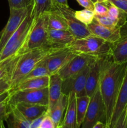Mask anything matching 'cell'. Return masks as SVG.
Instances as JSON below:
<instances>
[{
  "mask_svg": "<svg viewBox=\"0 0 127 128\" xmlns=\"http://www.w3.org/2000/svg\"><path fill=\"white\" fill-rule=\"evenodd\" d=\"M92 128H107V125L105 122H98Z\"/></svg>",
  "mask_w": 127,
  "mask_h": 128,
  "instance_id": "41",
  "label": "cell"
},
{
  "mask_svg": "<svg viewBox=\"0 0 127 128\" xmlns=\"http://www.w3.org/2000/svg\"><path fill=\"white\" fill-rule=\"evenodd\" d=\"M107 4L108 7V13L107 14L116 19L120 22L121 26H123L127 21V14L108 0L107 1Z\"/></svg>",
  "mask_w": 127,
  "mask_h": 128,
  "instance_id": "28",
  "label": "cell"
},
{
  "mask_svg": "<svg viewBox=\"0 0 127 128\" xmlns=\"http://www.w3.org/2000/svg\"><path fill=\"white\" fill-rule=\"evenodd\" d=\"M19 55L12 56L0 62V80L4 78L12 71Z\"/></svg>",
  "mask_w": 127,
  "mask_h": 128,
  "instance_id": "29",
  "label": "cell"
},
{
  "mask_svg": "<svg viewBox=\"0 0 127 128\" xmlns=\"http://www.w3.org/2000/svg\"><path fill=\"white\" fill-rule=\"evenodd\" d=\"M108 1V0H107ZM95 15H105L108 13V7L107 4V1H98L94 3Z\"/></svg>",
  "mask_w": 127,
  "mask_h": 128,
  "instance_id": "33",
  "label": "cell"
},
{
  "mask_svg": "<svg viewBox=\"0 0 127 128\" xmlns=\"http://www.w3.org/2000/svg\"><path fill=\"white\" fill-rule=\"evenodd\" d=\"M77 96L74 92H70L68 95V104L62 125L68 128H80L77 122V110H76Z\"/></svg>",
  "mask_w": 127,
  "mask_h": 128,
  "instance_id": "20",
  "label": "cell"
},
{
  "mask_svg": "<svg viewBox=\"0 0 127 128\" xmlns=\"http://www.w3.org/2000/svg\"><path fill=\"white\" fill-rule=\"evenodd\" d=\"M64 128H67V127H65V126H64Z\"/></svg>",
  "mask_w": 127,
  "mask_h": 128,
  "instance_id": "45",
  "label": "cell"
},
{
  "mask_svg": "<svg viewBox=\"0 0 127 128\" xmlns=\"http://www.w3.org/2000/svg\"><path fill=\"white\" fill-rule=\"evenodd\" d=\"M63 80L58 74L51 75L48 86L49 103L48 111L51 110L58 101L62 94V86Z\"/></svg>",
  "mask_w": 127,
  "mask_h": 128,
  "instance_id": "19",
  "label": "cell"
},
{
  "mask_svg": "<svg viewBox=\"0 0 127 128\" xmlns=\"http://www.w3.org/2000/svg\"><path fill=\"white\" fill-rule=\"evenodd\" d=\"M75 40L72 34L67 30L49 29L48 46L52 48L62 49Z\"/></svg>",
  "mask_w": 127,
  "mask_h": 128,
  "instance_id": "15",
  "label": "cell"
},
{
  "mask_svg": "<svg viewBox=\"0 0 127 128\" xmlns=\"http://www.w3.org/2000/svg\"><path fill=\"white\" fill-rule=\"evenodd\" d=\"M47 21L49 29L68 31L65 20L56 8L55 10L47 12Z\"/></svg>",
  "mask_w": 127,
  "mask_h": 128,
  "instance_id": "24",
  "label": "cell"
},
{
  "mask_svg": "<svg viewBox=\"0 0 127 128\" xmlns=\"http://www.w3.org/2000/svg\"><path fill=\"white\" fill-rule=\"evenodd\" d=\"M90 97L87 95L78 96L76 99V110H77V122L78 126L80 128L87 111Z\"/></svg>",
  "mask_w": 127,
  "mask_h": 128,
  "instance_id": "26",
  "label": "cell"
},
{
  "mask_svg": "<svg viewBox=\"0 0 127 128\" xmlns=\"http://www.w3.org/2000/svg\"><path fill=\"white\" fill-rule=\"evenodd\" d=\"M67 104L68 96L62 94L57 103L47 112V114L51 117L57 127H59L60 125H62L65 115L64 112L65 113L67 109Z\"/></svg>",
  "mask_w": 127,
  "mask_h": 128,
  "instance_id": "21",
  "label": "cell"
},
{
  "mask_svg": "<svg viewBox=\"0 0 127 128\" xmlns=\"http://www.w3.org/2000/svg\"><path fill=\"white\" fill-rule=\"evenodd\" d=\"M56 9L54 0H34L32 14L34 18Z\"/></svg>",
  "mask_w": 127,
  "mask_h": 128,
  "instance_id": "25",
  "label": "cell"
},
{
  "mask_svg": "<svg viewBox=\"0 0 127 128\" xmlns=\"http://www.w3.org/2000/svg\"><path fill=\"white\" fill-rule=\"evenodd\" d=\"M49 82V76H42V77L22 80L19 82L12 90L9 91L10 93L14 91H21V90L45 88L48 87Z\"/></svg>",
  "mask_w": 127,
  "mask_h": 128,
  "instance_id": "23",
  "label": "cell"
},
{
  "mask_svg": "<svg viewBox=\"0 0 127 128\" xmlns=\"http://www.w3.org/2000/svg\"><path fill=\"white\" fill-rule=\"evenodd\" d=\"M10 10L26 8L34 3V0H7Z\"/></svg>",
  "mask_w": 127,
  "mask_h": 128,
  "instance_id": "32",
  "label": "cell"
},
{
  "mask_svg": "<svg viewBox=\"0 0 127 128\" xmlns=\"http://www.w3.org/2000/svg\"><path fill=\"white\" fill-rule=\"evenodd\" d=\"M127 14V0H108Z\"/></svg>",
  "mask_w": 127,
  "mask_h": 128,
  "instance_id": "37",
  "label": "cell"
},
{
  "mask_svg": "<svg viewBox=\"0 0 127 128\" xmlns=\"http://www.w3.org/2000/svg\"><path fill=\"white\" fill-rule=\"evenodd\" d=\"M7 128H30L31 122L26 120L14 105L9 104V111L5 121Z\"/></svg>",
  "mask_w": 127,
  "mask_h": 128,
  "instance_id": "22",
  "label": "cell"
},
{
  "mask_svg": "<svg viewBox=\"0 0 127 128\" xmlns=\"http://www.w3.org/2000/svg\"><path fill=\"white\" fill-rule=\"evenodd\" d=\"M87 27L92 34L110 43L117 42L120 38L121 28H110L106 27L98 23L95 18L92 23L87 25Z\"/></svg>",
  "mask_w": 127,
  "mask_h": 128,
  "instance_id": "13",
  "label": "cell"
},
{
  "mask_svg": "<svg viewBox=\"0 0 127 128\" xmlns=\"http://www.w3.org/2000/svg\"><path fill=\"white\" fill-rule=\"evenodd\" d=\"M8 102L11 105H14L18 102H26L48 106V87L37 90L14 91L10 93Z\"/></svg>",
  "mask_w": 127,
  "mask_h": 128,
  "instance_id": "7",
  "label": "cell"
},
{
  "mask_svg": "<svg viewBox=\"0 0 127 128\" xmlns=\"http://www.w3.org/2000/svg\"><path fill=\"white\" fill-rule=\"evenodd\" d=\"M105 57V56H104ZM102 58H98L90 66L85 85L86 95L91 97L99 85Z\"/></svg>",
  "mask_w": 127,
  "mask_h": 128,
  "instance_id": "17",
  "label": "cell"
},
{
  "mask_svg": "<svg viewBox=\"0 0 127 128\" xmlns=\"http://www.w3.org/2000/svg\"><path fill=\"white\" fill-rule=\"evenodd\" d=\"M106 109L99 87L90 97L89 104L80 128H92L98 122L106 124Z\"/></svg>",
  "mask_w": 127,
  "mask_h": 128,
  "instance_id": "6",
  "label": "cell"
},
{
  "mask_svg": "<svg viewBox=\"0 0 127 128\" xmlns=\"http://www.w3.org/2000/svg\"><path fill=\"white\" fill-rule=\"evenodd\" d=\"M78 4L84 8L85 9H88V10L93 11L94 10V4L91 0H76Z\"/></svg>",
  "mask_w": 127,
  "mask_h": 128,
  "instance_id": "38",
  "label": "cell"
},
{
  "mask_svg": "<svg viewBox=\"0 0 127 128\" xmlns=\"http://www.w3.org/2000/svg\"><path fill=\"white\" fill-rule=\"evenodd\" d=\"M67 48L76 54L102 58L111 55L112 43L91 34L83 38L75 39Z\"/></svg>",
  "mask_w": 127,
  "mask_h": 128,
  "instance_id": "3",
  "label": "cell"
},
{
  "mask_svg": "<svg viewBox=\"0 0 127 128\" xmlns=\"http://www.w3.org/2000/svg\"><path fill=\"white\" fill-rule=\"evenodd\" d=\"M75 17L82 23L85 25H88L92 22L95 18V13L93 11L83 9L80 11H75Z\"/></svg>",
  "mask_w": 127,
  "mask_h": 128,
  "instance_id": "30",
  "label": "cell"
},
{
  "mask_svg": "<svg viewBox=\"0 0 127 128\" xmlns=\"http://www.w3.org/2000/svg\"><path fill=\"white\" fill-rule=\"evenodd\" d=\"M56 124L53 122L52 119L47 113L45 115L43 120H42L41 122L37 128H57Z\"/></svg>",
  "mask_w": 127,
  "mask_h": 128,
  "instance_id": "36",
  "label": "cell"
},
{
  "mask_svg": "<svg viewBox=\"0 0 127 128\" xmlns=\"http://www.w3.org/2000/svg\"><path fill=\"white\" fill-rule=\"evenodd\" d=\"M63 49V48H62ZM61 49L44 47L27 51L20 54L12 71L11 78V88H14L42 60L52 52Z\"/></svg>",
  "mask_w": 127,
  "mask_h": 128,
  "instance_id": "2",
  "label": "cell"
},
{
  "mask_svg": "<svg viewBox=\"0 0 127 128\" xmlns=\"http://www.w3.org/2000/svg\"><path fill=\"white\" fill-rule=\"evenodd\" d=\"M91 65L86 67L78 73L63 80L62 93L68 96L70 92H74L77 97L86 95V81Z\"/></svg>",
  "mask_w": 127,
  "mask_h": 128,
  "instance_id": "10",
  "label": "cell"
},
{
  "mask_svg": "<svg viewBox=\"0 0 127 128\" xmlns=\"http://www.w3.org/2000/svg\"><path fill=\"white\" fill-rule=\"evenodd\" d=\"M76 54H77L68 48H65L57 50L47 56L45 58V61L50 74L58 73L59 71Z\"/></svg>",
  "mask_w": 127,
  "mask_h": 128,
  "instance_id": "12",
  "label": "cell"
},
{
  "mask_svg": "<svg viewBox=\"0 0 127 128\" xmlns=\"http://www.w3.org/2000/svg\"><path fill=\"white\" fill-rule=\"evenodd\" d=\"M91 1H92V2H93V4L95 3V2H98V1H103V0H91Z\"/></svg>",
  "mask_w": 127,
  "mask_h": 128,
  "instance_id": "43",
  "label": "cell"
},
{
  "mask_svg": "<svg viewBox=\"0 0 127 128\" xmlns=\"http://www.w3.org/2000/svg\"><path fill=\"white\" fill-rule=\"evenodd\" d=\"M0 128H5L4 124V121H1L0 122Z\"/></svg>",
  "mask_w": 127,
  "mask_h": 128,
  "instance_id": "42",
  "label": "cell"
},
{
  "mask_svg": "<svg viewBox=\"0 0 127 128\" xmlns=\"http://www.w3.org/2000/svg\"><path fill=\"white\" fill-rule=\"evenodd\" d=\"M98 58V57L90 55L77 54L57 74L62 80H64L80 72L86 67L93 63Z\"/></svg>",
  "mask_w": 127,
  "mask_h": 128,
  "instance_id": "9",
  "label": "cell"
},
{
  "mask_svg": "<svg viewBox=\"0 0 127 128\" xmlns=\"http://www.w3.org/2000/svg\"><path fill=\"white\" fill-rule=\"evenodd\" d=\"M51 74L49 73L47 65H46L45 59L41 61L39 64H37L33 70H31L28 74L26 75L22 80H29V79L35 78L42 77V76H50Z\"/></svg>",
  "mask_w": 127,
  "mask_h": 128,
  "instance_id": "27",
  "label": "cell"
},
{
  "mask_svg": "<svg viewBox=\"0 0 127 128\" xmlns=\"http://www.w3.org/2000/svg\"><path fill=\"white\" fill-rule=\"evenodd\" d=\"M127 67V62L123 63L115 62L113 60L112 55H108L102 58L98 87L105 106L106 125L108 128L110 124Z\"/></svg>",
  "mask_w": 127,
  "mask_h": 128,
  "instance_id": "1",
  "label": "cell"
},
{
  "mask_svg": "<svg viewBox=\"0 0 127 128\" xmlns=\"http://www.w3.org/2000/svg\"><path fill=\"white\" fill-rule=\"evenodd\" d=\"M10 96V91H6L0 94V104L2 103V102L7 100Z\"/></svg>",
  "mask_w": 127,
  "mask_h": 128,
  "instance_id": "39",
  "label": "cell"
},
{
  "mask_svg": "<svg viewBox=\"0 0 127 128\" xmlns=\"http://www.w3.org/2000/svg\"><path fill=\"white\" fill-rule=\"evenodd\" d=\"M47 12L34 18L26 42L19 54L36 49L49 47Z\"/></svg>",
  "mask_w": 127,
  "mask_h": 128,
  "instance_id": "4",
  "label": "cell"
},
{
  "mask_svg": "<svg viewBox=\"0 0 127 128\" xmlns=\"http://www.w3.org/2000/svg\"><path fill=\"white\" fill-rule=\"evenodd\" d=\"M8 100L0 104V122L1 121H4L9 111V104L8 102Z\"/></svg>",
  "mask_w": 127,
  "mask_h": 128,
  "instance_id": "35",
  "label": "cell"
},
{
  "mask_svg": "<svg viewBox=\"0 0 127 128\" xmlns=\"http://www.w3.org/2000/svg\"><path fill=\"white\" fill-rule=\"evenodd\" d=\"M57 128H64V126H62V125H60V126H59V127Z\"/></svg>",
  "mask_w": 127,
  "mask_h": 128,
  "instance_id": "44",
  "label": "cell"
},
{
  "mask_svg": "<svg viewBox=\"0 0 127 128\" xmlns=\"http://www.w3.org/2000/svg\"><path fill=\"white\" fill-rule=\"evenodd\" d=\"M103 1H107V0H103Z\"/></svg>",
  "mask_w": 127,
  "mask_h": 128,
  "instance_id": "47",
  "label": "cell"
},
{
  "mask_svg": "<svg viewBox=\"0 0 127 128\" xmlns=\"http://www.w3.org/2000/svg\"><path fill=\"white\" fill-rule=\"evenodd\" d=\"M127 107V67L123 82L121 86L115 106L113 110L110 124L108 128H113L120 116ZM108 128V127H107Z\"/></svg>",
  "mask_w": 127,
  "mask_h": 128,
  "instance_id": "18",
  "label": "cell"
},
{
  "mask_svg": "<svg viewBox=\"0 0 127 128\" xmlns=\"http://www.w3.org/2000/svg\"><path fill=\"white\" fill-rule=\"evenodd\" d=\"M56 5H62V6H68L67 0H54Z\"/></svg>",
  "mask_w": 127,
  "mask_h": 128,
  "instance_id": "40",
  "label": "cell"
},
{
  "mask_svg": "<svg viewBox=\"0 0 127 128\" xmlns=\"http://www.w3.org/2000/svg\"></svg>",
  "mask_w": 127,
  "mask_h": 128,
  "instance_id": "46",
  "label": "cell"
},
{
  "mask_svg": "<svg viewBox=\"0 0 127 128\" xmlns=\"http://www.w3.org/2000/svg\"><path fill=\"white\" fill-rule=\"evenodd\" d=\"M111 55L117 63L127 62V21L120 28V38L112 44Z\"/></svg>",
  "mask_w": 127,
  "mask_h": 128,
  "instance_id": "14",
  "label": "cell"
},
{
  "mask_svg": "<svg viewBox=\"0 0 127 128\" xmlns=\"http://www.w3.org/2000/svg\"><path fill=\"white\" fill-rule=\"evenodd\" d=\"M32 10L29 12L19 27L12 35L4 47L0 52V62L12 56L19 54L20 50L26 42L34 20Z\"/></svg>",
  "mask_w": 127,
  "mask_h": 128,
  "instance_id": "5",
  "label": "cell"
},
{
  "mask_svg": "<svg viewBox=\"0 0 127 128\" xmlns=\"http://www.w3.org/2000/svg\"><path fill=\"white\" fill-rule=\"evenodd\" d=\"M33 4L19 10H10V15L7 24L0 32V52L9 41L10 38L22 24L29 12L33 8Z\"/></svg>",
  "mask_w": 127,
  "mask_h": 128,
  "instance_id": "8",
  "label": "cell"
},
{
  "mask_svg": "<svg viewBox=\"0 0 127 128\" xmlns=\"http://www.w3.org/2000/svg\"><path fill=\"white\" fill-rule=\"evenodd\" d=\"M12 71L7 76L0 80V94L6 91H9L11 88V78Z\"/></svg>",
  "mask_w": 127,
  "mask_h": 128,
  "instance_id": "34",
  "label": "cell"
},
{
  "mask_svg": "<svg viewBox=\"0 0 127 128\" xmlns=\"http://www.w3.org/2000/svg\"><path fill=\"white\" fill-rule=\"evenodd\" d=\"M14 106L30 122L46 114L48 112L47 105L18 102Z\"/></svg>",
  "mask_w": 127,
  "mask_h": 128,
  "instance_id": "16",
  "label": "cell"
},
{
  "mask_svg": "<svg viewBox=\"0 0 127 128\" xmlns=\"http://www.w3.org/2000/svg\"><path fill=\"white\" fill-rule=\"evenodd\" d=\"M56 8L62 13L68 26V31L75 39H80L91 34L87 25L80 22L74 15L75 11L69 6L56 5Z\"/></svg>",
  "mask_w": 127,
  "mask_h": 128,
  "instance_id": "11",
  "label": "cell"
},
{
  "mask_svg": "<svg viewBox=\"0 0 127 128\" xmlns=\"http://www.w3.org/2000/svg\"><path fill=\"white\" fill-rule=\"evenodd\" d=\"M95 19L98 21V23L106 27L110 28L122 27L120 22L116 19L110 16L108 14L105 15H95Z\"/></svg>",
  "mask_w": 127,
  "mask_h": 128,
  "instance_id": "31",
  "label": "cell"
}]
</instances>
